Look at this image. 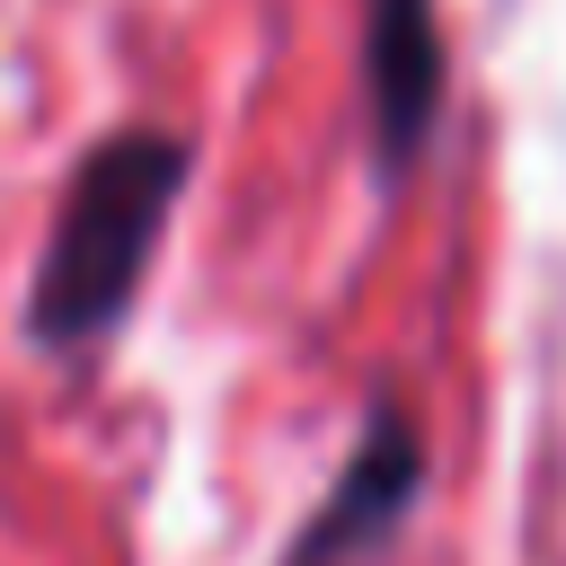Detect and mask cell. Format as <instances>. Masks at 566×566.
I'll list each match as a JSON object with an SVG mask.
<instances>
[{"instance_id": "obj_3", "label": "cell", "mask_w": 566, "mask_h": 566, "mask_svg": "<svg viewBox=\"0 0 566 566\" xmlns=\"http://www.w3.org/2000/svg\"><path fill=\"white\" fill-rule=\"evenodd\" d=\"M442 97H451L442 9L433 0H363V142H371L380 186H398L433 150Z\"/></svg>"}, {"instance_id": "obj_2", "label": "cell", "mask_w": 566, "mask_h": 566, "mask_svg": "<svg viewBox=\"0 0 566 566\" xmlns=\"http://www.w3.org/2000/svg\"><path fill=\"white\" fill-rule=\"evenodd\" d=\"M416 504H424V433L389 389H371L363 433H354L345 469L327 478V495L310 504V522L292 531L283 566H363L416 522Z\"/></svg>"}, {"instance_id": "obj_1", "label": "cell", "mask_w": 566, "mask_h": 566, "mask_svg": "<svg viewBox=\"0 0 566 566\" xmlns=\"http://www.w3.org/2000/svg\"><path fill=\"white\" fill-rule=\"evenodd\" d=\"M195 177V142L168 133V124H124L106 142H88V159L71 168L62 203H53V230L35 248V274H27V345L35 354H88L106 345L133 301H142V274L168 239V212Z\"/></svg>"}]
</instances>
